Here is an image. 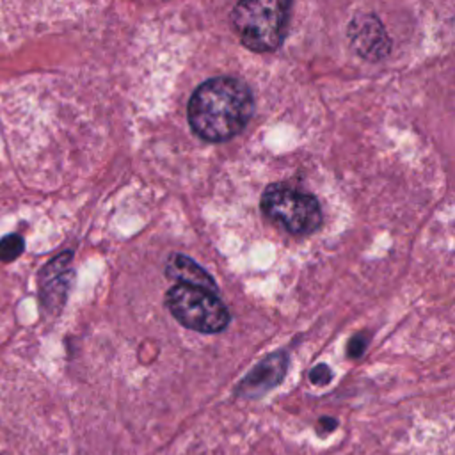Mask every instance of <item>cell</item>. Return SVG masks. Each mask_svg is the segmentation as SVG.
<instances>
[{
  "instance_id": "1",
  "label": "cell",
  "mask_w": 455,
  "mask_h": 455,
  "mask_svg": "<svg viewBox=\"0 0 455 455\" xmlns=\"http://www.w3.org/2000/svg\"><path fill=\"white\" fill-rule=\"evenodd\" d=\"M254 110L249 85L233 76H215L203 82L188 100V123L196 135L222 142L240 133Z\"/></svg>"
},
{
  "instance_id": "2",
  "label": "cell",
  "mask_w": 455,
  "mask_h": 455,
  "mask_svg": "<svg viewBox=\"0 0 455 455\" xmlns=\"http://www.w3.org/2000/svg\"><path fill=\"white\" fill-rule=\"evenodd\" d=\"M290 4L277 0L240 2L231 11V23L242 41L252 52L275 50L284 36Z\"/></svg>"
},
{
  "instance_id": "3",
  "label": "cell",
  "mask_w": 455,
  "mask_h": 455,
  "mask_svg": "<svg viewBox=\"0 0 455 455\" xmlns=\"http://www.w3.org/2000/svg\"><path fill=\"white\" fill-rule=\"evenodd\" d=\"M263 213L293 235H307L320 228L322 210L315 196L274 183L261 196Z\"/></svg>"
},
{
  "instance_id": "4",
  "label": "cell",
  "mask_w": 455,
  "mask_h": 455,
  "mask_svg": "<svg viewBox=\"0 0 455 455\" xmlns=\"http://www.w3.org/2000/svg\"><path fill=\"white\" fill-rule=\"evenodd\" d=\"M165 304L171 315L192 331L213 334L220 332L229 322V313L222 300L203 288L174 284L165 295Z\"/></svg>"
},
{
  "instance_id": "5",
  "label": "cell",
  "mask_w": 455,
  "mask_h": 455,
  "mask_svg": "<svg viewBox=\"0 0 455 455\" xmlns=\"http://www.w3.org/2000/svg\"><path fill=\"white\" fill-rule=\"evenodd\" d=\"M350 48L363 59L377 62L391 50V41L384 25L375 14H357L348 25Z\"/></svg>"
},
{
  "instance_id": "6",
  "label": "cell",
  "mask_w": 455,
  "mask_h": 455,
  "mask_svg": "<svg viewBox=\"0 0 455 455\" xmlns=\"http://www.w3.org/2000/svg\"><path fill=\"white\" fill-rule=\"evenodd\" d=\"M71 277V252L59 254L43 268L39 275V295L50 313H57L66 302Z\"/></svg>"
},
{
  "instance_id": "7",
  "label": "cell",
  "mask_w": 455,
  "mask_h": 455,
  "mask_svg": "<svg viewBox=\"0 0 455 455\" xmlns=\"http://www.w3.org/2000/svg\"><path fill=\"white\" fill-rule=\"evenodd\" d=\"M288 366V357L284 352H275L267 355L263 361H259L238 384L236 395L243 398H258L275 387Z\"/></svg>"
},
{
  "instance_id": "8",
  "label": "cell",
  "mask_w": 455,
  "mask_h": 455,
  "mask_svg": "<svg viewBox=\"0 0 455 455\" xmlns=\"http://www.w3.org/2000/svg\"><path fill=\"white\" fill-rule=\"evenodd\" d=\"M165 275L178 284H187V286H196L208 290L212 293L217 291L213 277L199 267L192 258L185 254H171L165 265Z\"/></svg>"
},
{
  "instance_id": "9",
  "label": "cell",
  "mask_w": 455,
  "mask_h": 455,
  "mask_svg": "<svg viewBox=\"0 0 455 455\" xmlns=\"http://www.w3.org/2000/svg\"><path fill=\"white\" fill-rule=\"evenodd\" d=\"M25 249V243H23V238L16 233L12 235H7L0 240V259L2 261H14Z\"/></svg>"
},
{
  "instance_id": "10",
  "label": "cell",
  "mask_w": 455,
  "mask_h": 455,
  "mask_svg": "<svg viewBox=\"0 0 455 455\" xmlns=\"http://www.w3.org/2000/svg\"><path fill=\"white\" fill-rule=\"evenodd\" d=\"M309 380L316 386H323L331 380V368L325 364H316L311 371H309Z\"/></svg>"
},
{
  "instance_id": "11",
  "label": "cell",
  "mask_w": 455,
  "mask_h": 455,
  "mask_svg": "<svg viewBox=\"0 0 455 455\" xmlns=\"http://www.w3.org/2000/svg\"><path fill=\"white\" fill-rule=\"evenodd\" d=\"M364 348H366V339L361 338V336H355V338H352V339L348 341L347 352H348L350 357H359V355L364 352Z\"/></svg>"
}]
</instances>
